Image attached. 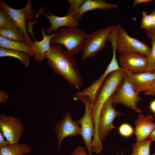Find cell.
<instances>
[{"label": "cell", "instance_id": "1", "mask_svg": "<svg viewBox=\"0 0 155 155\" xmlns=\"http://www.w3.org/2000/svg\"><path fill=\"white\" fill-rule=\"evenodd\" d=\"M46 59L54 73L63 78L72 87L79 90L83 86L84 82L75 58L61 45L51 43Z\"/></svg>", "mask_w": 155, "mask_h": 155}, {"label": "cell", "instance_id": "2", "mask_svg": "<svg viewBox=\"0 0 155 155\" xmlns=\"http://www.w3.org/2000/svg\"><path fill=\"white\" fill-rule=\"evenodd\" d=\"M126 72L123 69L114 71L108 76L100 88L92 107V114L95 135L98 134L100 114L106 102L110 98L123 81Z\"/></svg>", "mask_w": 155, "mask_h": 155}, {"label": "cell", "instance_id": "3", "mask_svg": "<svg viewBox=\"0 0 155 155\" xmlns=\"http://www.w3.org/2000/svg\"><path fill=\"white\" fill-rule=\"evenodd\" d=\"M90 35L77 27L60 28L51 39V43L64 46L72 55L82 51Z\"/></svg>", "mask_w": 155, "mask_h": 155}, {"label": "cell", "instance_id": "4", "mask_svg": "<svg viewBox=\"0 0 155 155\" xmlns=\"http://www.w3.org/2000/svg\"><path fill=\"white\" fill-rule=\"evenodd\" d=\"M115 41L120 55L138 53L147 57L151 51V47L147 44L130 36L121 24L116 27Z\"/></svg>", "mask_w": 155, "mask_h": 155}, {"label": "cell", "instance_id": "5", "mask_svg": "<svg viewBox=\"0 0 155 155\" xmlns=\"http://www.w3.org/2000/svg\"><path fill=\"white\" fill-rule=\"evenodd\" d=\"M115 27V25L104 27L90 34L81 51L82 59L85 60L92 57L101 52Z\"/></svg>", "mask_w": 155, "mask_h": 155}, {"label": "cell", "instance_id": "6", "mask_svg": "<svg viewBox=\"0 0 155 155\" xmlns=\"http://www.w3.org/2000/svg\"><path fill=\"white\" fill-rule=\"evenodd\" d=\"M0 8L5 11L10 17L15 25L24 33L27 40V43L30 45L33 42L29 36L26 29V22L28 20H32L36 16L32 8L31 1L28 0L23 8L16 9L11 7L3 0L0 1Z\"/></svg>", "mask_w": 155, "mask_h": 155}, {"label": "cell", "instance_id": "7", "mask_svg": "<svg viewBox=\"0 0 155 155\" xmlns=\"http://www.w3.org/2000/svg\"><path fill=\"white\" fill-rule=\"evenodd\" d=\"M113 100L116 104H119L141 113V110L137 104L142 98L137 92L128 80L126 74L119 87L111 96Z\"/></svg>", "mask_w": 155, "mask_h": 155}, {"label": "cell", "instance_id": "8", "mask_svg": "<svg viewBox=\"0 0 155 155\" xmlns=\"http://www.w3.org/2000/svg\"><path fill=\"white\" fill-rule=\"evenodd\" d=\"M116 104L113 100L111 96L106 102L101 109L99 118L98 131L99 139L102 142L110 132L116 128L113 125L115 118L118 116L124 115L123 113L116 110Z\"/></svg>", "mask_w": 155, "mask_h": 155}, {"label": "cell", "instance_id": "9", "mask_svg": "<svg viewBox=\"0 0 155 155\" xmlns=\"http://www.w3.org/2000/svg\"><path fill=\"white\" fill-rule=\"evenodd\" d=\"M0 129L8 144L11 145L18 143L25 129L19 119L1 113Z\"/></svg>", "mask_w": 155, "mask_h": 155}, {"label": "cell", "instance_id": "10", "mask_svg": "<svg viewBox=\"0 0 155 155\" xmlns=\"http://www.w3.org/2000/svg\"><path fill=\"white\" fill-rule=\"evenodd\" d=\"M80 100L84 104L85 110L83 115L77 122L81 128L80 135L82 140L88 151L89 154L92 155L93 152L92 138L95 133L94 124L92 114V105L88 99L82 98Z\"/></svg>", "mask_w": 155, "mask_h": 155}, {"label": "cell", "instance_id": "11", "mask_svg": "<svg viewBox=\"0 0 155 155\" xmlns=\"http://www.w3.org/2000/svg\"><path fill=\"white\" fill-rule=\"evenodd\" d=\"M54 131L57 137V148L60 149L62 142L67 137H73L81 135V129L77 121H73L70 113L66 112L63 118L57 122L54 127Z\"/></svg>", "mask_w": 155, "mask_h": 155}, {"label": "cell", "instance_id": "12", "mask_svg": "<svg viewBox=\"0 0 155 155\" xmlns=\"http://www.w3.org/2000/svg\"><path fill=\"white\" fill-rule=\"evenodd\" d=\"M120 69L118 64L110 62L104 72L97 79L82 91L77 92L74 97L77 99L80 98L87 99L92 106L100 88L108 75L111 72Z\"/></svg>", "mask_w": 155, "mask_h": 155}, {"label": "cell", "instance_id": "13", "mask_svg": "<svg viewBox=\"0 0 155 155\" xmlns=\"http://www.w3.org/2000/svg\"><path fill=\"white\" fill-rule=\"evenodd\" d=\"M119 59L121 67L126 72L139 73L145 71L147 57L140 54L120 55Z\"/></svg>", "mask_w": 155, "mask_h": 155}, {"label": "cell", "instance_id": "14", "mask_svg": "<svg viewBox=\"0 0 155 155\" xmlns=\"http://www.w3.org/2000/svg\"><path fill=\"white\" fill-rule=\"evenodd\" d=\"M37 13L38 15L46 16L49 21V23L51 26L47 27L46 30L48 35L52 34L61 27H77L79 26L78 22L73 17L67 14L64 16H58L49 12L48 15L44 12L43 7L37 11Z\"/></svg>", "mask_w": 155, "mask_h": 155}, {"label": "cell", "instance_id": "15", "mask_svg": "<svg viewBox=\"0 0 155 155\" xmlns=\"http://www.w3.org/2000/svg\"><path fill=\"white\" fill-rule=\"evenodd\" d=\"M127 78L135 90L140 93L149 89L155 83V71L139 73L126 72Z\"/></svg>", "mask_w": 155, "mask_h": 155}, {"label": "cell", "instance_id": "16", "mask_svg": "<svg viewBox=\"0 0 155 155\" xmlns=\"http://www.w3.org/2000/svg\"><path fill=\"white\" fill-rule=\"evenodd\" d=\"M153 115H149L145 116L140 113L135 120V133L137 141H140L148 138L155 128V123L153 122Z\"/></svg>", "mask_w": 155, "mask_h": 155}, {"label": "cell", "instance_id": "17", "mask_svg": "<svg viewBox=\"0 0 155 155\" xmlns=\"http://www.w3.org/2000/svg\"><path fill=\"white\" fill-rule=\"evenodd\" d=\"M40 30L43 36L42 40L38 41L34 38V41L31 45L34 60L38 62H41L46 59L47 54L50 47L51 39L56 33L54 32L51 34H47L44 28L43 27L40 28Z\"/></svg>", "mask_w": 155, "mask_h": 155}, {"label": "cell", "instance_id": "18", "mask_svg": "<svg viewBox=\"0 0 155 155\" xmlns=\"http://www.w3.org/2000/svg\"><path fill=\"white\" fill-rule=\"evenodd\" d=\"M117 7V4L108 3L104 0H86L73 17L79 22L88 11L96 9L107 10L115 9Z\"/></svg>", "mask_w": 155, "mask_h": 155}, {"label": "cell", "instance_id": "19", "mask_svg": "<svg viewBox=\"0 0 155 155\" xmlns=\"http://www.w3.org/2000/svg\"><path fill=\"white\" fill-rule=\"evenodd\" d=\"M0 47L24 52L30 56H34L31 46L27 43L11 40L0 35Z\"/></svg>", "mask_w": 155, "mask_h": 155}, {"label": "cell", "instance_id": "20", "mask_svg": "<svg viewBox=\"0 0 155 155\" xmlns=\"http://www.w3.org/2000/svg\"><path fill=\"white\" fill-rule=\"evenodd\" d=\"M31 151L30 147L23 142L0 147V155H24Z\"/></svg>", "mask_w": 155, "mask_h": 155}, {"label": "cell", "instance_id": "21", "mask_svg": "<svg viewBox=\"0 0 155 155\" xmlns=\"http://www.w3.org/2000/svg\"><path fill=\"white\" fill-rule=\"evenodd\" d=\"M0 35L11 40L27 43L26 39L24 33L15 25L7 28L0 27Z\"/></svg>", "mask_w": 155, "mask_h": 155}, {"label": "cell", "instance_id": "22", "mask_svg": "<svg viewBox=\"0 0 155 155\" xmlns=\"http://www.w3.org/2000/svg\"><path fill=\"white\" fill-rule=\"evenodd\" d=\"M30 55L26 53L0 47V57H10L18 59L27 68L30 64Z\"/></svg>", "mask_w": 155, "mask_h": 155}, {"label": "cell", "instance_id": "23", "mask_svg": "<svg viewBox=\"0 0 155 155\" xmlns=\"http://www.w3.org/2000/svg\"><path fill=\"white\" fill-rule=\"evenodd\" d=\"M152 142L149 139L137 142L132 145L131 155H150V148Z\"/></svg>", "mask_w": 155, "mask_h": 155}, {"label": "cell", "instance_id": "24", "mask_svg": "<svg viewBox=\"0 0 155 155\" xmlns=\"http://www.w3.org/2000/svg\"><path fill=\"white\" fill-rule=\"evenodd\" d=\"M150 52L147 57V63L145 71H155V42L151 40Z\"/></svg>", "mask_w": 155, "mask_h": 155}, {"label": "cell", "instance_id": "25", "mask_svg": "<svg viewBox=\"0 0 155 155\" xmlns=\"http://www.w3.org/2000/svg\"><path fill=\"white\" fill-rule=\"evenodd\" d=\"M142 17L141 21L140 28L148 30L153 28V22L152 16L148 14L145 11L142 12Z\"/></svg>", "mask_w": 155, "mask_h": 155}, {"label": "cell", "instance_id": "26", "mask_svg": "<svg viewBox=\"0 0 155 155\" xmlns=\"http://www.w3.org/2000/svg\"><path fill=\"white\" fill-rule=\"evenodd\" d=\"M118 131L119 134L125 137H130L135 133V129L131 125L127 123L121 124L119 128Z\"/></svg>", "mask_w": 155, "mask_h": 155}, {"label": "cell", "instance_id": "27", "mask_svg": "<svg viewBox=\"0 0 155 155\" xmlns=\"http://www.w3.org/2000/svg\"><path fill=\"white\" fill-rule=\"evenodd\" d=\"M14 25L15 24L9 16L0 8V27L7 28Z\"/></svg>", "mask_w": 155, "mask_h": 155}, {"label": "cell", "instance_id": "28", "mask_svg": "<svg viewBox=\"0 0 155 155\" xmlns=\"http://www.w3.org/2000/svg\"><path fill=\"white\" fill-rule=\"evenodd\" d=\"M84 0H68L70 7L67 10V14L73 17L77 13Z\"/></svg>", "mask_w": 155, "mask_h": 155}, {"label": "cell", "instance_id": "29", "mask_svg": "<svg viewBox=\"0 0 155 155\" xmlns=\"http://www.w3.org/2000/svg\"><path fill=\"white\" fill-rule=\"evenodd\" d=\"M71 155H90L87 154L84 148L78 146L72 152Z\"/></svg>", "mask_w": 155, "mask_h": 155}, {"label": "cell", "instance_id": "30", "mask_svg": "<svg viewBox=\"0 0 155 155\" xmlns=\"http://www.w3.org/2000/svg\"><path fill=\"white\" fill-rule=\"evenodd\" d=\"M146 34L148 38L155 42V28L146 31Z\"/></svg>", "mask_w": 155, "mask_h": 155}, {"label": "cell", "instance_id": "31", "mask_svg": "<svg viewBox=\"0 0 155 155\" xmlns=\"http://www.w3.org/2000/svg\"><path fill=\"white\" fill-rule=\"evenodd\" d=\"M9 96L7 93L4 91H0V103L4 104L5 103Z\"/></svg>", "mask_w": 155, "mask_h": 155}, {"label": "cell", "instance_id": "32", "mask_svg": "<svg viewBox=\"0 0 155 155\" xmlns=\"http://www.w3.org/2000/svg\"><path fill=\"white\" fill-rule=\"evenodd\" d=\"M143 94L147 96H155V83L148 90L143 92Z\"/></svg>", "mask_w": 155, "mask_h": 155}, {"label": "cell", "instance_id": "33", "mask_svg": "<svg viewBox=\"0 0 155 155\" xmlns=\"http://www.w3.org/2000/svg\"><path fill=\"white\" fill-rule=\"evenodd\" d=\"M154 1L153 0H134L133 1V7H135L141 3H148Z\"/></svg>", "mask_w": 155, "mask_h": 155}, {"label": "cell", "instance_id": "34", "mask_svg": "<svg viewBox=\"0 0 155 155\" xmlns=\"http://www.w3.org/2000/svg\"><path fill=\"white\" fill-rule=\"evenodd\" d=\"M5 137L2 132L0 131V147H3L7 145L8 144L7 141H6Z\"/></svg>", "mask_w": 155, "mask_h": 155}, {"label": "cell", "instance_id": "35", "mask_svg": "<svg viewBox=\"0 0 155 155\" xmlns=\"http://www.w3.org/2000/svg\"><path fill=\"white\" fill-rule=\"evenodd\" d=\"M149 108L151 111L155 115V100H152L149 104Z\"/></svg>", "mask_w": 155, "mask_h": 155}, {"label": "cell", "instance_id": "36", "mask_svg": "<svg viewBox=\"0 0 155 155\" xmlns=\"http://www.w3.org/2000/svg\"><path fill=\"white\" fill-rule=\"evenodd\" d=\"M152 142H155V128L151 133L148 138Z\"/></svg>", "mask_w": 155, "mask_h": 155}, {"label": "cell", "instance_id": "37", "mask_svg": "<svg viewBox=\"0 0 155 155\" xmlns=\"http://www.w3.org/2000/svg\"><path fill=\"white\" fill-rule=\"evenodd\" d=\"M150 14L152 18L153 28H155V10H154L150 13Z\"/></svg>", "mask_w": 155, "mask_h": 155}, {"label": "cell", "instance_id": "38", "mask_svg": "<svg viewBox=\"0 0 155 155\" xmlns=\"http://www.w3.org/2000/svg\"><path fill=\"white\" fill-rule=\"evenodd\" d=\"M154 117V120L155 121V115H153Z\"/></svg>", "mask_w": 155, "mask_h": 155}, {"label": "cell", "instance_id": "39", "mask_svg": "<svg viewBox=\"0 0 155 155\" xmlns=\"http://www.w3.org/2000/svg\"><path fill=\"white\" fill-rule=\"evenodd\" d=\"M150 155H155V152L152 154H151Z\"/></svg>", "mask_w": 155, "mask_h": 155}]
</instances>
